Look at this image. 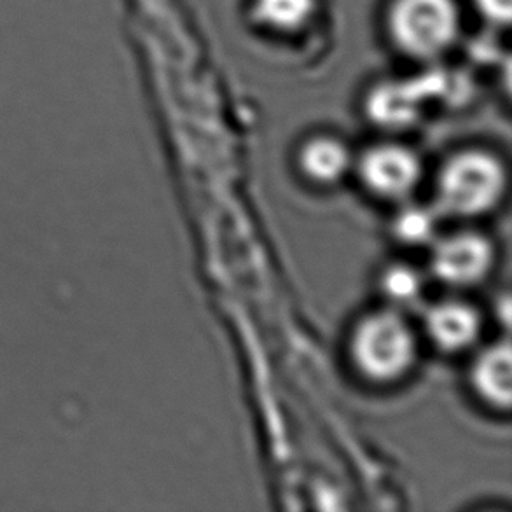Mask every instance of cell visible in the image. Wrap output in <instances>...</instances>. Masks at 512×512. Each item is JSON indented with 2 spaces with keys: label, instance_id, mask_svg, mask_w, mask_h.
I'll use <instances>...</instances> for the list:
<instances>
[{
  "label": "cell",
  "instance_id": "obj_1",
  "mask_svg": "<svg viewBox=\"0 0 512 512\" xmlns=\"http://www.w3.org/2000/svg\"><path fill=\"white\" fill-rule=\"evenodd\" d=\"M348 353L355 371L374 385L404 380L418 362L420 340L406 312L383 306L353 327Z\"/></svg>",
  "mask_w": 512,
  "mask_h": 512
},
{
  "label": "cell",
  "instance_id": "obj_2",
  "mask_svg": "<svg viewBox=\"0 0 512 512\" xmlns=\"http://www.w3.org/2000/svg\"><path fill=\"white\" fill-rule=\"evenodd\" d=\"M507 187L509 172L497 154L465 149L439 168L432 207L439 217L478 219L499 207Z\"/></svg>",
  "mask_w": 512,
  "mask_h": 512
},
{
  "label": "cell",
  "instance_id": "obj_3",
  "mask_svg": "<svg viewBox=\"0 0 512 512\" xmlns=\"http://www.w3.org/2000/svg\"><path fill=\"white\" fill-rule=\"evenodd\" d=\"M388 27L408 55L432 58L451 46L458 32L455 0H394Z\"/></svg>",
  "mask_w": 512,
  "mask_h": 512
},
{
  "label": "cell",
  "instance_id": "obj_4",
  "mask_svg": "<svg viewBox=\"0 0 512 512\" xmlns=\"http://www.w3.org/2000/svg\"><path fill=\"white\" fill-rule=\"evenodd\" d=\"M429 273L448 289H472L490 277L497 249L490 236L476 229H460L437 236L429 245Z\"/></svg>",
  "mask_w": 512,
  "mask_h": 512
},
{
  "label": "cell",
  "instance_id": "obj_5",
  "mask_svg": "<svg viewBox=\"0 0 512 512\" xmlns=\"http://www.w3.org/2000/svg\"><path fill=\"white\" fill-rule=\"evenodd\" d=\"M362 186L376 198L408 201L423 180V161L408 146L385 142L369 147L357 161Z\"/></svg>",
  "mask_w": 512,
  "mask_h": 512
},
{
  "label": "cell",
  "instance_id": "obj_6",
  "mask_svg": "<svg viewBox=\"0 0 512 512\" xmlns=\"http://www.w3.org/2000/svg\"><path fill=\"white\" fill-rule=\"evenodd\" d=\"M423 333L437 352L446 355L469 352L483 336V313L465 299L446 298L427 306Z\"/></svg>",
  "mask_w": 512,
  "mask_h": 512
},
{
  "label": "cell",
  "instance_id": "obj_7",
  "mask_svg": "<svg viewBox=\"0 0 512 512\" xmlns=\"http://www.w3.org/2000/svg\"><path fill=\"white\" fill-rule=\"evenodd\" d=\"M469 380L474 394L486 406L507 413L512 401L511 341H493L472 359Z\"/></svg>",
  "mask_w": 512,
  "mask_h": 512
},
{
  "label": "cell",
  "instance_id": "obj_8",
  "mask_svg": "<svg viewBox=\"0 0 512 512\" xmlns=\"http://www.w3.org/2000/svg\"><path fill=\"white\" fill-rule=\"evenodd\" d=\"M353 165L352 151L334 137L320 135L306 140L298 153V167L306 180L331 187L346 179Z\"/></svg>",
  "mask_w": 512,
  "mask_h": 512
},
{
  "label": "cell",
  "instance_id": "obj_9",
  "mask_svg": "<svg viewBox=\"0 0 512 512\" xmlns=\"http://www.w3.org/2000/svg\"><path fill=\"white\" fill-rule=\"evenodd\" d=\"M367 112L371 121L383 128H406L420 116V95L408 86L385 84L369 98Z\"/></svg>",
  "mask_w": 512,
  "mask_h": 512
},
{
  "label": "cell",
  "instance_id": "obj_10",
  "mask_svg": "<svg viewBox=\"0 0 512 512\" xmlns=\"http://www.w3.org/2000/svg\"><path fill=\"white\" fill-rule=\"evenodd\" d=\"M380 291L387 306L406 312L422 303L425 277L409 264H392L381 275Z\"/></svg>",
  "mask_w": 512,
  "mask_h": 512
},
{
  "label": "cell",
  "instance_id": "obj_11",
  "mask_svg": "<svg viewBox=\"0 0 512 512\" xmlns=\"http://www.w3.org/2000/svg\"><path fill=\"white\" fill-rule=\"evenodd\" d=\"M315 6V0H254V14L270 30L294 32L310 21Z\"/></svg>",
  "mask_w": 512,
  "mask_h": 512
},
{
  "label": "cell",
  "instance_id": "obj_12",
  "mask_svg": "<svg viewBox=\"0 0 512 512\" xmlns=\"http://www.w3.org/2000/svg\"><path fill=\"white\" fill-rule=\"evenodd\" d=\"M439 214L436 208L423 205H406L394 222V233L406 245H430L437 238Z\"/></svg>",
  "mask_w": 512,
  "mask_h": 512
}]
</instances>
